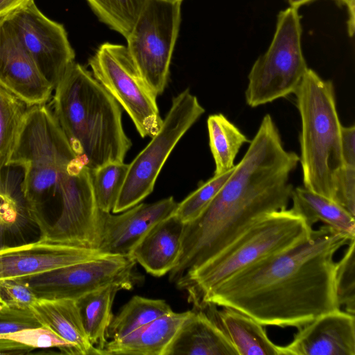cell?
<instances>
[{
  "instance_id": "obj_33",
  "label": "cell",
  "mask_w": 355,
  "mask_h": 355,
  "mask_svg": "<svg viewBox=\"0 0 355 355\" xmlns=\"http://www.w3.org/2000/svg\"><path fill=\"white\" fill-rule=\"evenodd\" d=\"M334 201L355 216V167L345 165L338 173Z\"/></svg>"
},
{
  "instance_id": "obj_31",
  "label": "cell",
  "mask_w": 355,
  "mask_h": 355,
  "mask_svg": "<svg viewBox=\"0 0 355 355\" xmlns=\"http://www.w3.org/2000/svg\"><path fill=\"white\" fill-rule=\"evenodd\" d=\"M0 298L5 305L18 309H30L37 299L21 278L0 279Z\"/></svg>"
},
{
  "instance_id": "obj_16",
  "label": "cell",
  "mask_w": 355,
  "mask_h": 355,
  "mask_svg": "<svg viewBox=\"0 0 355 355\" xmlns=\"http://www.w3.org/2000/svg\"><path fill=\"white\" fill-rule=\"evenodd\" d=\"M164 355H239L211 305L189 311Z\"/></svg>"
},
{
  "instance_id": "obj_1",
  "label": "cell",
  "mask_w": 355,
  "mask_h": 355,
  "mask_svg": "<svg viewBox=\"0 0 355 355\" xmlns=\"http://www.w3.org/2000/svg\"><path fill=\"white\" fill-rule=\"evenodd\" d=\"M351 239L326 225L301 244L266 258L211 289L207 304L239 311L263 326L300 328L340 309L334 255Z\"/></svg>"
},
{
  "instance_id": "obj_7",
  "label": "cell",
  "mask_w": 355,
  "mask_h": 355,
  "mask_svg": "<svg viewBox=\"0 0 355 355\" xmlns=\"http://www.w3.org/2000/svg\"><path fill=\"white\" fill-rule=\"evenodd\" d=\"M204 112L205 109L189 89L173 98L159 130L129 164L124 183L112 211L114 214L140 203L152 193L173 149Z\"/></svg>"
},
{
  "instance_id": "obj_5",
  "label": "cell",
  "mask_w": 355,
  "mask_h": 355,
  "mask_svg": "<svg viewBox=\"0 0 355 355\" xmlns=\"http://www.w3.org/2000/svg\"><path fill=\"white\" fill-rule=\"evenodd\" d=\"M294 94L301 118L304 187L334 200L337 176L345 164L334 85L309 68Z\"/></svg>"
},
{
  "instance_id": "obj_20",
  "label": "cell",
  "mask_w": 355,
  "mask_h": 355,
  "mask_svg": "<svg viewBox=\"0 0 355 355\" xmlns=\"http://www.w3.org/2000/svg\"><path fill=\"white\" fill-rule=\"evenodd\" d=\"M213 313L239 355H282L281 346L268 336L263 325L233 309L210 304Z\"/></svg>"
},
{
  "instance_id": "obj_15",
  "label": "cell",
  "mask_w": 355,
  "mask_h": 355,
  "mask_svg": "<svg viewBox=\"0 0 355 355\" xmlns=\"http://www.w3.org/2000/svg\"><path fill=\"white\" fill-rule=\"evenodd\" d=\"M282 355H355V315L340 309L298 328Z\"/></svg>"
},
{
  "instance_id": "obj_29",
  "label": "cell",
  "mask_w": 355,
  "mask_h": 355,
  "mask_svg": "<svg viewBox=\"0 0 355 355\" xmlns=\"http://www.w3.org/2000/svg\"><path fill=\"white\" fill-rule=\"evenodd\" d=\"M233 168L224 173L214 175L180 203H178L173 214L184 224L198 218L213 201L230 176Z\"/></svg>"
},
{
  "instance_id": "obj_13",
  "label": "cell",
  "mask_w": 355,
  "mask_h": 355,
  "mask_svg": "<svg viewBox=\"0 0 355 355\" xmlns=\"http://www.w3.org/2000/svg\"><path fill=\"white\" fill-rule=\"evenodd\" d=\"M177 206L171 196L152 203L140 202L118 215L101 211L98 249L111 255L130 256L147 232L172 216Z\"/></svg>"
},
{
  "instance_id": "obj_34",
  "label": "cell",
  "mask_w": 355,
  "mask_h": 355,
  "mask_svg": "<svg viewBox=\"0 0 355 355\" xmlns=\"http://www.w3.org/2000/svg\"><path fill=\"white\" fill-rule=\"evenodd\" d=\"M341 147L344 164L355 167V126L341 128Z\"/></svg>"
},
{
  "instance_id": "obj_18",
  "label": "cell",
  "mask_w": 355,
  "mask_h": 355,
  "mask_svg": "<svg viewBox=\"0 0 355 355\" xmlns=\"http://www.w3.org/2000/svg\"><path fill=\"white\" fill-rule=\"evenodd\" d=\"M190 311H173L130 334L107 341L102 355H164L165 351Z\"/></svg>"
},
{
  "instance_id": "obj_22",
  "label": "cell",
  "mask_w": 355,
  "mask_h": 355,
  "mask_svg": "<svg viewBox=\"0 0 355 355\" xmlns=\"http://www.w3.org/2000/svg\"><path fill=\"white\" fill-rule=\"evenodd\" d=\"M125 288L113 284L89 292L76 300L83 325L91 344L99 355L106 344L107 329L113 318L112 304L118 291Z\"/></svg>"
},
{
  "instance_id": "obj_19",
  "label": "cell",
  "mask_w": 355,
  "mask_h": 355,
  "mask_svg": "<svg viewBox=\"0 0 355 355\" xmlns=\"http://www.w3.org/2000/svg\"><path fill=\"white\" fill-rule=\"evenodd\" d=\"M30 309L40 324L70 343L76 354H99L87 336L75 300L37 298Z\"/></svg>"
},
{
  "instance_id": "obj_25",
  "label": "cell",
  "mask_w": 355,
  "mask_h": 355,
  "mask_svg": "<svg viewBox=\"0 0 355 355\" xmlns=\"http://www.w3.org/2000/svg\"><path fill=\"white\" fill-rule=\"evenodd\" d=\"M30 107L0 85V180Z\"/></svg>"
},
{
  "instance_id": "obj_10",
  "label": "cell",
  "mask_w": 355,
  "mask_h": 355,
  "mask_svg": "<svg viewBox=\"0 0 355 355\" xmlns=\"http://www.w3.org/2000/svg\"><path fill=\"white\" fill-rule=\"evenodd\" d=\"M136 262L130 257L108 255L26 277H21L37 298L77 300L107 285L130 290L136 283Z\"/></svg>"
},
{
  "instance_id": "obj_38",
  "label": "cell",
  "mask_w": 355,
  "mask_h": 355,
  "mask_svg": "<svg viewBox=\"0 0 355 355\" xmlns=\"http://www.w3.org/2000/svg\"><path fill=\"white\" fill-rule=\"evenodd\" d=\"M5 305L3 302L0 298V306Z\"/></svg>"
},
{
  "instance_id": "obj_9",
  "label": "cell",
  "mask_w": 355,
  "mask_h": 355,
  "mask_svg": "<svg viewBox=\"0 0 355 355\" xmlns=\"http://www.w3.org/2000/svg\"><path fill=\"white\" fill-rule=\"evenodd\" d=\"M89 65L94 77L130 116L141 137H153L163 121L157 96L139 75L127 47L103 43L89 58Z\"/></svg>"
},
{
  "instance_id": "obj_37",
  "label": "cell",
  "mask_w": 355,
  "mask_h": 355,
  "mask_svg": "<svg viewBox=\"0 0 355 355\" xmlns=\"http://www.w3.org/2000/svg\"><path fill=\"white\" fill-rule=\"evenodd\" d=\"M315 0H287L290 7L298 9L304 4L311 3Z\"/></svg>"
},
{
  "instance_id": "obj_12",
  "label": "cell",
  "mask_w": 355,
  "mask_h": 355,
  "mask_svg": "<svg viewBox=\"0 0 355 355\" xmlns=\"http://www.w3.org/2000/svg\"><path fill=\"white\" fill-rule=\"evenodd\" d=\"M96 248L40 237L33 242L0 248V279L30 277L68 265L106 257Z\"/></svg>"
},
{
  "instance_id": "obj_8",
  "label": "cell",
  "mask_w": 355,
  "mask_h": 355,
  "mask_svg": "<svg viewBox=\"0 0 355 355\" xmlns=\"http://www.w3.org/2000/svg\"><path fill=\"white\" fill-rule=\"evenodd\" d=\"M182 1L147 0L126 37L132 62L157 95L168 78L173 52L179 34Z\"/></svg>"
},
{
  "instance_id": "obj_2",
  "label": "cell",
  "mask_w": 355,
  "mask_h": 355,
  "mask_svg": "<svg viewBox=\"0 0 355 355\" xmlns=\"http://www.w3.org/2000/svg\"><path fill=\"white\" fill-rule=\"evenodd\" d=\"M53 114L74 153L94 171L123 162L132 144L117 101L83 66L73 62L54 88Z\"/></svg>"
},
{
  "instance_id": "obj_30",
  "label": "cell",
  "mask_w": 355,
  "mask_h": 355,
  "mask_svg": "<svg viewBox=\"0 0 355 355\" xmlns=\"http://www.w3.org/2000/svg\"><path fill=\"white\" fill-rule=\"evenodd\" d=\"M347 245L343 257L336 262V286L340 307L355 315V239Z\"/></svg>"
},
{
  "instance_id": "obj_3",
  "label": "cell",
  "mask_w": 355,
  "mask_h": 355,
  "mask_svg": "<svg viewBox=\"0 0 355 355\" xmlns=\"http://www.w3.org/2000/svg\"><path fill=\"white\" fill-rule=\"evenodd\" d=\"M83 166L53 112L45 104L30 107L8 166L23 171L21 190L31 221L38 227L48 223L44 207L51 200L58 213L62 187Z\"/></svg>"
},
{
  "instance_id": "obj_24",
  "label": "cell",
  "mask_w": 355,
  "mask_h": 355,
  "mask_svg": "<svg viewBox=\"0 0 355 355\" xmlns=\"http://www.w3.org/2000/svg\"><path fill=\"white\" fill-rule=\"evenodd\" d=\"M171 311L164 300L135 295L113 316L106 337L110 340L122 338Z\"/></svg>"
},
{
  "instance_id": "obj_23",
  "label": "cell",
  "mask_w": 355,
  "mask_h": 355,
  "mask_svg": "<svg viewBox=\"0 0 355 355\" xmlns=\"http://www.w3.org/2000/svg\"><path fill=\"white\" fill-rule=\"evenodd\" d=\"M207 129L214 175L224 173L234 168L241 147L250 141L221 113L208 117Z\"/></svg>"
},
{
  "instance_id": "obj_36",
  "label": "cell",
  "mask_w": 355,
  "mask_h": 355,
  "mask_svg": "<svg viewBox=\"0 0 355 355\" xmlns=\"http://www.w3.org/2000/svg\"><path fill=\"white\" fill-rule=\"evenodd\" d=\"M32 0H0V19L23 7Z\"/></svg>"
},
{
  "instance_id": "obj_14",
  "label": "cell",
  "mask_w": 355,
  "mask_h": 355,
  "mask_svg": "<svg viewBox=\"0 0 355 355\" xmlns=\"http://www.w3.org/2000/svg\"><path fill=\"white\" fill-rule=\"evenodd\" d=\"M0 85L29 107L45 104L54 89L3 18L0 19Z\"/></svg>"
},
{
  "instance_id": "obj_32",
  "label": "cell",
  "mask_w": 355,
  "mask_h": 355,
  "mask_svg": "<svg viewBox=\"0 0 355 355\" xmlns=\"http://www.w3.org/2000/svg\"><path fill=\"white\" fill-rule=\"evenodd\" d=\"M42 327L31 309L0 306V334Z\"/></svg>"
},
{
  "instance_id": "obj_6",
  "label": "cell",
  "mask_w": 355,
  "mask_h": 355,
  "mask_svg": "<svg viewBox=\"0 0 355 355\" xmlns=\"http://www.w3.org/2000/svg\"><path fill=\"white\" fill-rule=\"evenodd\" d=\"M302 33L298 9L289 7L278 13L272 40L248 76L245 96L249 106L258 107L295 93L309 69Z\"/></svg>"
},
{
  "instance_id": "obj_26",
  "label": "cell",
  "mask_w": 355,
  "mask_h": 355,
  "mask_svg": "<svg viewBox=\"0 0 355 355\" xmlns=\"http://www.w3.org/2000/svg\"><path fill=\"white\" fill-rule=\"evenodd\" d=\"M29 221L21 183L17 186L6 180L3 171L0 180V248L6 245V236L21 234Z\"/></svg>"
},
{
  "instance_id": "obj_28",
  "label": "cell",
  "mask_w": 355,
  "mask_h": 355,
  "mask_svg": "<svg viewBox=\"0 0 355 355\" xmlns=\"http://www.w3.org/2000/svg\"><path fill=\"white\" fill-rule=\"evenodd\" d=\"M129 164L123 162L107 163L92 171V187L98 209L111 212L124 183Z\"/></svg>"
},
{
  "instance_id": "obj_39",
  "label": "cell",
  "mask_w": 355,
  "mask_h": 355,
  "mask_svg": "<svg viewBox=\"0 0 355 355\" xmlns=\"http://www.w3.org/2000/svg\"><path fill=\"white\" fill-rule=\"evenodd\" d=\"M171 1H182L183 0H171Z\"/></svg>"
},
{
  "instance_id": "obj_4",
  "label": "cell",
  "mask_w": 355,
  "mask_h": 355,
  "mask_svg": "<svg viewBox=\"0 0 355 355\" xmlns=\"http://www.w3.org/2000/svg\"><path fill=\"white\" fill-rule=\"evenodd\" d=\"M313 229L291 209L268 213L211 259L175 284L194 308L211 289L241 270L306 241Z\"/></svg>"
},
{
  "instance_id": "obj_35",
  "label": "cell",
  "mask_w": 355,
  "mask_h": 355,
  "mask_svg": "<svg viewBox=\"0 0 355 355\" xmlns=\"http://www.w3.org/2000/svg\"><path fill=\"white\" fill-rule=\"evenodd\" d=\"M338 6H345L347 11V30L349 37H352L355 28V0H334Z\"/></svg>"
},
{
  "instance_id": "obj_11",
  "label": "cell",
  "mask_w": 355,
  "mask_h": 355,
  "mask_svg": "<svg viewBox=\"0 0 355 355\" xmlns=\"http://www.w3.org/2000/svg\"><path fill=\"white\" fill-rule=\"evenodd\" d=\"M3 18L54 89L75 58L64 26L46 17L34 0Z\"/></svg>"
},
{
  "instance_id": "obj_21",
  "label": "cell",
  "mask_w": 355,
  "mask_h": 355,
  "mask_svg": "<svg viewBox=\"0 0 355 355\" xmlns=\"http://www.w3.org/2000/svg\"><path fill=\"white\" fill-rule=\"evenodd\" d=\"M292 207L311 227L320 221L331 229L355 239V216L334 200L304 187L293 188Z\"/></svg>"
},
{
  "instance_id": "obj_27",
  "label": "cell",
  "mask_w": 355,
  "mask_h": 355,
  "mask_svg": "<svg viewBox=\"0 0 355 355\" xmlns=\"http://www.w3.org/2000/svg\"><path fill=\"white\" fill-rule=\"evenodd\" d=\"M99 19L125 39L147 0H87Z\"/></svg>"
},
{
  "instance_id": "obj_17",
  "label": "cell",
  "mask_w": 355,
  "mask_h": 355,
  "mask_svg": "<svg viewBox=\"0 0 355 355\" xmlns=\"http://www.w3.org/2000/svg\"><path fill=\"white\" fill-rule=\"evenodd\" d=\"M184 226L174 214L159 221L141 238L129 257L151 275L167 274L179 260Z\"/></svg>"
}]
</instances>
